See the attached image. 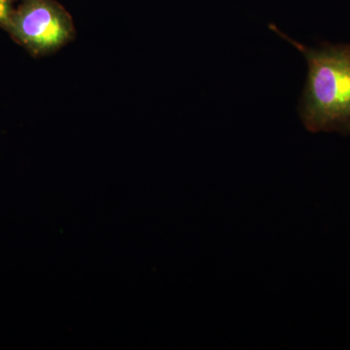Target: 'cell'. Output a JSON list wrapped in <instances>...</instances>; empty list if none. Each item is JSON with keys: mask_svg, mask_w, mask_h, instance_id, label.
<instances>
[{"mask_svg": "<svg viewBox=\"0 0 350 350\" xmlns=\"http://www.w3.org/2000/svg\"><path fill=\"white\" fill-rule=\"evenodd\" d=\"M305 57L308 80L300 105L304 125L312 133L338 131L350 135V45L324 44L315 49L297 42L273 25Z\"/></svg>", "mask_w": 350, "mask_h": 350, "instance_id": "obj_1", "label": "cell"}, {"mask_svg": "<svg viewBox=\"0 0 350 350\" xmlns=\"http://www.w3.org/2000/svg\"><path fill=\"white\" fill-rule=\"evenodd\" d=\"M16 40L36 55L63 47L72 38L73 25L68 14L50 0H27L5 24Z\"/></svg>", "mask_w": 350, "mask_h": 350, "instance_id": "obj_2", "label": "cell"}, {"mask_svg": "<svg viewBox=\"0 0 350 350\" xmlns=\"http://www.w3.org/2000/svg\"><path fill=\"white\" fill-rule=\"evenodd\" d=\"M10 14V0H0V24H5Z\"/></svg>", "mask_w": 350, "mask_h": 350, "instance_id": "obj_3", "label": "cell"}]
</instances>
